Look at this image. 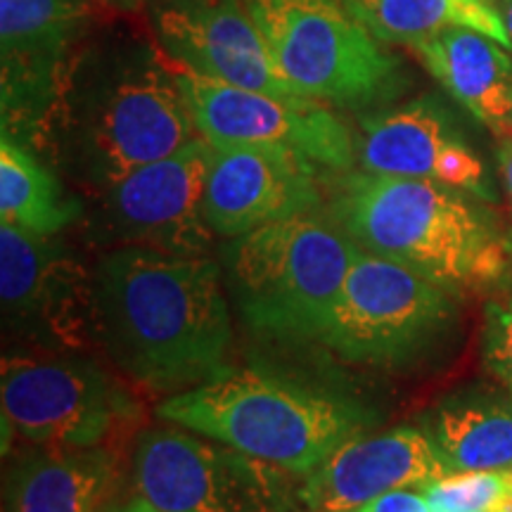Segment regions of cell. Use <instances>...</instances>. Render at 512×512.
<instances>
[{"label":"cell","mask_w":512,"mask_h":512,"mask_svg":"<svg viewBox=\"0 0 512 512\" xmlns=\"http://www.w3.org/2000/svg\"><path fill=\"white\" fill-rule=\"evenodd\" d=\"M93 328L112 361L152 392L228 373L230 311L207 256L114 249L93 275Z\"/></svg>","instance_id":"obj_1"},{"label":"cell","mask_w":512,"mask_h":512,"mask_svg":"<svg viewBox=\"0 0 512 512\" xmlns=\"http://www.w3.org/2000/svg\"><path fill=\"white\" fill-rule=\"evenodd\" d=\"M330 209L363 252L408 266L451 292L496 283L508 266V242L494 221L463 190L444 183L347 174Z\"/></svg>","instance_id":"obj_2"},{"label":"cell","mask_w":512,"mask_h":512,"mask_svg":"<svg viewBox=\"0 0 512 512\" xmlns=\"http://www.w3.org/2000/svg\"><path fill=\"white\" fill-rule=\"evenodd\" d=\"M157 415L299 475H311L368 427V413L354 403L249 368L171 394Z\"/></svg>","instance_id":"obj_3"},{"label":"cell","mask_w":512,"mask_h":512,"mask_svg":"<svg viewBox=\"0 0 512 512\" xmlns=\"http://www.w3.org/2000/svg\"><path fill=\"white\" fill-rule=\"evenodd\" d=\"M361 252L347 230L311 211L230 240L226 268L235 302L254 330L318 339Z\"/></svg>","instance_id":"obj_4"},{"label":"cell","mask_w":512,"mask_h":512,"mask_svg":"<svg viewBox=\"0 0 512 512\" xmlns=\"http://www.w3.org/2000/svg\"><path fill=\"white\" fill-rule=\"evenodd\" d=\"M275 67L302 98L366 110L399 98L403 64L342 0H245Z\"/></svg>","instance_id":"obj_5"},{"label":"cell","mask_w":512,"mask_h":512,"mask_svg":"<svg viewBox=\"0 0 512 512\" xmlns=\"http://www.w3.org/2000/svg\"><path fill=\"white\" fill-rule=\"evenodd\" d=\"M195 133L171 67L150 50L114 64L93 86L79 117L83 162L107 188L140 166L174 155Z\"/></svg>","instance_id":"obj_6"},{"label":"cell","mask_w":512,"mask_h":512,"mask_svg":"<svg viewBox=\"0 0 512 512\" xmlns=\"http://www.w3.org/2000/svg\"><path fill=\"white\" fill-rule=\"evenodd\" d=\"M451 290L384 256L361 252L318 342L351 363L392 366L448 328Z\"/></svg>","instance_id":"obj_7"},{"label":"cell","mask_w":512,"mask_h":512,"mask_svg":"<svg viewBox=\"0 0 512 512\" xmlns=\"http://www.w3.org/2000/svg\"><path fill=\"white\" fill-rule=\"evenodd\" d=\"M283 475L190 430H152L136 451L138 496L162 512H287Z\"/></svg>","instance_id":"obj_8"},{"label":"cell","mask_w":512,"mask_h":512,"mask_svg":"<svg viewBox=\"0 0 512 512\" xmlns=\"http://www.w3.org/2000/svg\"><path fill=\"white\" fill-rule=\"evenodd\" d=\"M3 427L31 444L91 448L131 420L133 399L83 358H5Z\"/></svg>","instance_id":"obj_9"},{"label":"cell","mask_w":512,"mask_h":512,"mask_svg":"<svg viewBox=\"0 0 512 512\" xmlns=\"http://www.w3.org/2000/svg\"><path fill=\"white\" fill-rule=\"evenodd\" d=\"M171 74L209 143L280 147L330 171H349L356 162L358 138L323 102L230 86L178 62Z\"/></svg>","instance_id":"obj_10"},{"label":"cell","mask_w":512,"mask_h":512,"mask_svg":"<svg viewBox=\"0 0 512 512\" xmlns=\"http://www.w3.org/2000/svg\"><path fill=\"white\" fill-rule=\"evenodd\" d=\"M211 143L190 140L174 155L145 164L110 185L107 226L126 247L204 256L214 230L204 216Z\"/></svg>","instance_id":"obj_11"},{"label":"cell","mask_w":512,"mask_h":512,"mask_svg":"<svg viewBox=\"0 0 512 512\" xmlns=\"http://www.w3.org/2000/svg\"><path fill=\"white\" fill-rule=\"evenodd\" d=\"M316 166L297 152L266 145L211 143L204 216L219 238L252 230L320 207Z\"/></svg>","instance_id":"obj_12"},{"label":"cell","mask_w":512,"mask_h":512,"mask_svg":"<svg viewBox=\"0 0 512 512\" xmlns=\"http://www.w3.org/2000/svg\"><path fill=\"white\" fill-rule=\"evenodd\" d=\"M171 60L207 79L283 98H302L275 67L245 0H166L152 12Z\"/></svg>","instance_id":"obj_13"},{"label":"cell","mask_w":512,"mask_h":512,"mask_svg":"<svg viewBox=\"0 0 512 512\" xmlns=\"http://www.w3.org/2000/svg\"><path fill=\"white\" fill-rule=\"evenodd\" d=\"M358 159L368 174L437 181L479 200H496L484 162L465 143L444 107L430 98L363 119Z\"/></svg>","instance_id":"obj_14"},{"label":"cell","mask_w":512,"mask_h":512,"mask_svg":"<svg viewBox=\"0 0 512 512\" xmlns=\"http://www.w3.org/2000/svg\"><path fill=\"white\" fill-rule=\"evenodd\" d=\"M0 299L5 325L43 342H76L93 325V283L50 238L0 223Z\"/></svg>","instance_id":"obj_15"},{"label":"cell","mask_w":512,"mask_h":512,"mask_svg":"<svg viewBox=\"0 0 512 512\" xmlns=\"http://www.w3.org/2000/svg\"><path fill=\"white\" fill-rule=\"evenodd\" d=\"M448 472L430 434L399 427L380 437L344 441L311 472L302 498L318 512H351L389 491L422 489Z\"/></svg>","instance_id":"obj_16"},{"label":"cell","mask_w":512,"mask_h":512,"mask_svg":"<svg viewBox=\"0 0 512 512\" xmlns=\"http://www.w3.org/2000/svg\"><path fill=\"white\" fill-rule=\"evenodd\" d=\"M422 67L463 110L512 138V57L510 50L472 29H446L411 46Z\"/></svg>","instance_id":"obj_17"},{"label":"cell","mask_w":512,"mask_h":512,"mask_svg":"<svg viewBox=\"0 0 512 512\" xmlns=\"http://www.w3.org/2000/svg\"><path fill=\"white\" fill-rule=\"evenodd\" d=\"M91 0H0L3 112L48 86L57 60L79 34Z\"/></svg>","instance_id":"obj_18"},{"label":"cell","mask_w":512,"mask_h":512,"mask_svg":"<svg viewBox=\"0 0 512 512\" xmlns=\"http://www.w3.org/2000/svg\"><path fill=\"white\" fill-rule=\"evenodd\" d=\"M117 486V458L107 448H53L12 472L5 512H102Z\"/></svg>","instance_id":"obj_19"},{"label":"cell","mask_w":512,"mask_h":512,"mask_svg":"<svg viewBox=\"0 0 512 512\" xmlns=\"http://www.w3.org/2000/svg\"><path fill=\"white\" fill-rule=\"evenodd\" d=\"M382 43L415 46L446 29H472L512 50L491 0H342Z\"/></svg>","instance_id":"obj_20"},{"label":"cell","mask_w":512,"mask_h":512,"mask_svg":"<svg viewBox=\"0 0 512 512\" xmlns=\"http://www.w3.org/2000/svg\"><path fill=\"white\" fill-rule=\"evenodd\" d=\"M432 439L451 472L512 470V396H460L434 418Z\"/></svg>","instance_id":"obj_21"},{"label":"cell","mask_w":512,"mask_h":512,"mask_svg":"<svg viewBox=\"0 0 512 512\" xmlns=\"http://www.w3.org/2000/svg\"><path fill=\"white\" fill-rule=\"evenodd\" d=\"M81 207L57 178L10 133L0 140V219L31 235L53 238L79 219Z\"/></svg>","instance_id":"obj_22"},{"label":"cell","mask_w":512,"mask_h":512,"mask_svg":"<svg viewBox=\"0 0 512 512\" xmlns=\"http://www.w3.org/2000/svg\"><path fill=\"white\" fill-rule=\"evenodd\" d=\"M420 491L432 512H512V470L448 472Z\"/></svg>","instance_id":"obj_23"},{"label":"cell","mask_w":512,"mask_h":512,"mask_svg":"<svg viewBox=\"0 0 512 512\" xmlns=\"http://www.w3.org/2000/svg\"><path fill=\"white\" fill-rule=\"evenodd\" d=\"M484 361L512 396V299L491 304L484 325Z\"/></svg>","instance_id":"obj_24"},{"label":"cell","mask_w":512,"mask_h":512,"mask_svg":"<svg viewBox=\"0 0 512 512\" xmlns=\"http://www.w3.org/2000/svg\"><path fill=\"white\" fill-rule=\"evenodd\" d=\"M351 512H432L420 489H396Z\"/></svg>","instance_id":"obj_25"},{"label":"cell","mask_w":512,"mask_h":512,"mask_svg":"<svg viewBox=\"0 0 512 512\" xmlns=\"http://www.w3.org/2000/svg\"><path fill=\"white\" fill-rule=\"evenodd\" d=\"M496 162L505 185V195H508L512 207V138H501V143L496 147Z\"/></svg>","instance_id":"obj_26"},{"label":"cell","mask_w":512,"mask_h":512,"mask_svg":"<svg viewBox=\"0 0 512 512\" xmlns=\"http://www.w3.org/2000/svg\"><path fill=\"white\" fill-rule=\"evenodd\" d=\"M491 3H494L498 15H501L505 29H508L510 43H512V0H491Z\"/></svg>","instance_id":"obj_27"},{"label":"cell","mask_w":512,"mask_h":512,"mask_svg":"<svg viewBox=\"0 0 512 512\" xmlns=\"http://www.w3.org/2000/svg\"><path fill=\"white\" fill-rule=\"evenodd\" d=\"M124 512H162V510H157L155 505L147 503L143 496H138V498H133L131 503H128V508Z\"/></svg>","instance_id":"obj_28"},{"label":"cell","mask_w":512,"mask_h":512,"mask_svg":"<svg viewBox=\"0 0 512 512\" xmlns=\"http://www.w3.org/2000/svg\"><path fill=\"white\" fill-rule=\"evenodd\" d=\"M114 3H119V5H124V8H128V5H136V3H140V0H114Z\"/></svg>","instance_id":"obj_29"}]
</instances>
